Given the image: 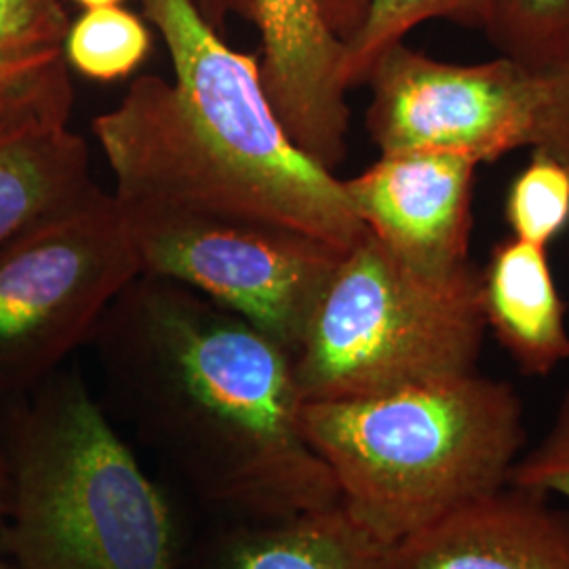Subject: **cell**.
<instances>
[{"label":"cell","mask_w":569,"mask_h":569,"mask_svg":"<svg viewBox=\"0 0 569 569\" xmlns=\"http://www.w3.org/2000/svg\"><path fill=\"white\" fill-rule=\"evenodd\" d=\"M93 338L140 439L222 521L266 523L340 505L300 425L293 355L243 317L146 277L110 306Z\"/></svg>","instance_id":"obj_1"},{"label":"cell","mask_w":569,"mask_h":569,"mask_svg":"<svg viewBox=\"0 0 569 569\" xmlns=\"http://www.w3.org/2000/svg\"><path fill=\"white\" fill-rule=\"evenodd\" d=\"M173 81L140 77L93 121L122 204L274 226L350 251L367 234L345 182L284 131L260 61L228 47L194 0H140Z\"/></svg>","instance_id":"obj_2"},{"label":"cell","mask_w":569,"mask_h":569,"mask_svg":"<svg viewBox=\"0 0 569 569\" xmlns=\"http://www.w3.org/2000/svg\"><path fill=\"white\" fill-rule=\"evenodd\" d=\"M300 425L333 475L340 507L387 547L507 486L528 441L519 392L477 371L378 397L302 403Z\"/></svg>","instance_id":"obj_3"},{"label":"cell","mask_w":569,"mask_h":569,"mask_svg":"<svg viewBox=\"0 0 569 569\" xmlns=\"http://www.w3.org/2000/svg\"><path fill=\"white\" fill-rule=\"evenodd\" d=\"M4 435L11 569H180L171 505L74 373L11 399Z\"/></svg>","instance_id":"obj_4"},{"label":"cell","mask_w":569,"mask_h":569,"mask_svg":"<svg viewBox=\"0 0 569 569\" xmlns=\"http://www.w3.org/2000/svg\"><path fill=\"white\" fill-rule=\"evenodd\" d=\"M479 270L437 283L369 230L346 251L293 352L302 403L428 387L477 371L486 336Z\"/></svg>","instance_id":"obj_5"},{"label":"cell","mask_w":569,"mask_h":569,"mask_svg":"<svg viewBox=\"0 0 569 569\" xmlns=\"http://www.w3.org/2000/svg\"><path fill=\"white\" fill-rule=\"evenodd\" d=\"M140 277L127 216L100 186L0 244V399L51 378Z\"/></svg>","instance_id":"obj_6"},{"label":"cell","mask_w":569,"mask_h":569,"mask_svg":"<svg viewBox=\"0 0 569 569\" xmlns=\"http://www.w3.org/2000/svg\"><path fill=\"white\" fill-rule=\"evenodd\" d=\"M121 207L142 277L199 291L291 355L346 253L274 226Z\"/></svg>","instance_id":"obj_7"},{"label":"cell","mask_w":569,"mask_h":569,"mask_svg":"<svg viewBox=\"0 0 569 569\" xmlns=\"http://www.w3.org/2000/svg\"><path fill=\"white\" fill-rule=\"evenodd\" d=\"M366 82L367 129L380 154L449 152L481 164L531 148L536 74L505 56L449 63L399 42Z\"/></svg>","instance_id":"obj_8"},{"label":"cell","mask_w":569,"mask_h":569,"mask_svg":"<svg viewBox=\"0 0 569 569\" xmlns=\"http://www.w3.org/2000/svg\"><path fill=\"white\" fill-rule=\"evenodd\" d=\"M472 159L449 152H399L342 180L357 218L416 274L451 283L470 264Z\"/></svg>","instance_id":"obj_9"},{"label":"cell","mask_w":569,"mask_h":569,"mask_svg":"<svg viewBox=\"0 0 569 569\" xmlns=\"http://www.w3.org/2000/svg\"><path fill=\"white\" fill-rule=\"evenodd\" d=\"M262 37L260 77L284 131L315 161L336 169L348 136L346 42L323 0H249Z\"/></svg>","instance_id":"obj_10"},{"label":"cell","mask_w":569,"mask_h":569,"mask_svg":"<svg viewBox=\"0 0 569 569\" xmlns=\"http://www.w3.org/2000/svg\"><path fill=\"white\" fill-rule=\"evenodd\" d=\"M385 569H569V510L507 483L388 547Z\"/></svg>","instance_id":"obj_11"},{"label":"cell","mask_w":569,"mask_h":569,"mask_svg":"<svg viewBox=\"0 0 569 569\" xmlns=\"http://www.w3.org/2000/svg\"><path fill=\"white\" fill-rule=\"evenodd\" d=\"M68 68L0 114V244L79 201L91 180L89 150L68 124Z\"/></svg>","instance_id":"obj_12"},{"label":"cell","mask_w":569,"mask_h":569,"mask_svg":"<svg viewBox=\"0 0 569 569\" xmlns=\"http://www.w3.org/2000/svg\"><path fill=\"white\" fill-rule=\"evenodd\" d=\"M486 327L526 376H549L569 361L566 305L547 249L515 237L496 244L479 272Z\"/></svg>","instance_id":"obj_13"},{"label":"cell","mask_w":569,"mask_h":569,"mask_svg":"<svg viewBox=\"0 0 569 569\" xmlns=\"http://www.w3.org/2000/svg\"><path fill=\"white\" fill-rule=\"evenodd\" d=\"M387 552V545L336 505L281 521H224L190 569H385Z\"/></svg>","instance_id":"obj_14"},{"label":"cell","mask_w":569,"mask_h":569,"mask_svg":"<svg viewBox=\"0 0 569 569\" xmlns=\"http://www.w3.org/2000/svg\"><path fill=\"white\" fill-rule=\"evenodd\" d=\"M483 30L531 74L569 61V0H486Z\"/></svg>","instance_id":"obj_15"},{"label":"cell","mask_w":569,"mask_h":569,"mask_svg":"<svg viewBox=\"0 0 569 569\" xmlns=\"http://www.w3.org/2000/svg\"><path fill=\"white\" fill-rule=\"evenodd\" d=\"M150 30L121 4L87 9L70 23L63 60L91 81H121L142 66L150 51Z\"/></svg>","instance_id":"obj_16"},{"label":"cell","mask_w":569,"mask_h":569,"mask_svg":"<svg viewBox=\"0 0 569 569\" xmlns=\"http://www.w3.org/2000/svg\"><path fill=\"white\" fill-rule=\"evenodd\" d=\"M486 0H369L366 20L346 42L345 77L348 89L363 84L373 63L390 47L428 20H451L483 28Z\"/></svg>","instance_id":"obj_17"},{"label":"cell","mask_w":569,"mask_h":569,"mask_svg":"<svg viewBox=\"0 0 569 569\" xmlns=\"http://www.w3.org/2000/svg\"><path fill=\"white\" fill-rule=\"evenodd\" d=\"M505 218L512 237L547 249L569 224V169L545 150H533L510 183Z\"/></svg>","instance_id":"obj_18"},{"label":"cell","mask_w":569,"mask_h":569,"mask_svg":"<svg viewBox=\"0 0 569 569\" xmlns=\"http://www.w3.org/2000/svg\"><path fill=\"white\" fill-rule=\"evenodd\" d=\"M68 28L61 0H0V70L34 72L63 60Z\"/></svg>","instance_id":"obj_19"},{"label":"cell","mask_w":569,"mask_h":569,"mask_svg":"<svg viewBox=\"0 0 569 569\" xmlns=\"http://www.w3.org/2000/svg\"><path fill=\"white\" fill-rule=\"evenodd\" d=\"M509 483L559 496L569 502V390L555 420L536 448L523 451L510 470Z\"/></svg>","instance_id":"obj_20"},{"label":"cell","mask_w":569,"mask_h":569,"mask_svg":"<svg viewBox=\"0 0 569 569\" xmlns=\"http://www.w3.org/2000/svg\"><path fill=\"white\" fill-rule=\"evenodd\" d=\"M533 150H545L569 169V61L536 74Z\"/></svg>","instance_id":"obj_21"},{"label":"cell","mask_w":569,"mask_h":569,"mask_svg":"<svg viewBox=\"0 0 569 569\" xmlns=\"http://www.w3.org/2000/svg\"><path fill=\"white\" fill-rule=\"evenodd\" d=\"M66 60L56 61L49 68L34 70V72H4L0 70V114L9 112L18 103L39 93L42 87L53 81L61 70H66Z\"/></svg>","instance_id":"obj_22"},{"label":"cell","mask_w":569,"mask_h":569,"mask_svg":"<svg viewBox=\"0 0 569 569\" xmlns=\"http://www.w3.org/2000/svg\"><path fill=\"white\" fill-rule=\"evenodd\" d=\"M327 20L333 32L348 42L366 20L369 0H323Z\"/></svg>","instance_id":"obj_23"},{"label":"cell","mask_w":569,"mask_h":569,"mask_svg":"<svg viewBox=\"0 0 569 569\" xmlns=\"http://www.w3.org/2000/svg\"><path fill=\"white\" fill-rule=\"evenodd\" d=\"M201 16L209 21L218 32L230 16L251 21V2L249 0H194Z\"/></svg>","instance_id":"obj_24"},{"label":"cell","mask_w":569,"mask_h":569,"mask_svg":"<svg viewBox=\"0 0 569 569\" xmlns=\"http://www.w3.org/2000/svg\"><path fill=\"white\" fill-rule=\"evenodd\" d=\"M11 507V465L4 435V411H0V528L9 515Z\"/></svg>","instance_id":"obj_25"},{"label":"cell","mask_w":569,"mask_h":569,"mask_svg":"<svg viewBox=\"0 0 569 569\" xmlns=\"http://www.w3.org/2000/svg\"><path fill=\"white\" fill-rule=\"evenodd\" d=\"M77 4H82L84 9H93V7H110V4H119L121 0H72Z\"/></svg>","instance_id":"obj_26"},{"label":"cell","mask_w":569,"mask_h":569,"mask_svg":"<svg viewBox=\"0 0 569 569\" xmlns=\"http://www.w3.org/2000/svg\"><path fill=\"white\" fill-rule=\"evenodd\" d=\"M0 569H11L9 568V563L4 561V557H2V555H0Z\"/></svg>","instance_id":"obj_27"}]
</instances>
